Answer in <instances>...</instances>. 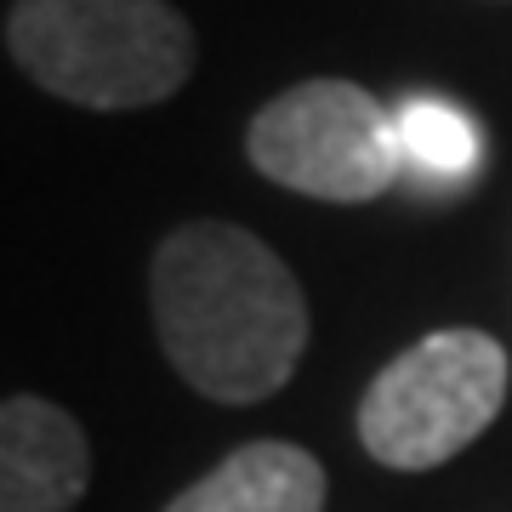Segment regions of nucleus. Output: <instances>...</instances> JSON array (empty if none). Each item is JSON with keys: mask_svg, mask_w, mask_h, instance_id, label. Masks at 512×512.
<instances>
[{"mask_svg": "<svg viewBox=\"0 0 512 512\" xmlns=\"http://www.w3.org/2000/svg\"><path fill=\"white\" fill-rule=\"evenodd\" d=\"M245 154L268 183L330 205L382 200L404 171L393 114L353 80H302L279 92L251 120Z\"/></svg>", "mask_w": 512, "mask_h": 512, "instance_id": "4", "label": "nucleus"}, {"mask_svg": "<svg viewBox=\"0 0 512 512\" xmlns=\"http://www.w3.org/2000/svg\"><path fill=\"white\" fill-rule=\"evenodd\" d=\"M507 399V348L484 330H433L365 387L359 444L382 467L427 473L461 456L501 416Z\"/></svg>", "mask_w": 512, "mask_h": 512, "instance_id": "3", "label": "nucleus"}, {"mask_svg": "<svg viewBox=\"0 0 512 512\" xmlns=\"http://www.w3.org/2000/svg\"><path fill=\"white\" fill-rule=\"evenodd\" d=\"M330 478L302 444L256 439L188 484L165 512H325Z\"/></svg>", "mask_w": 512, "mask_h": 512, "instance_id": "6", "label": "nucleus"}, {"mask_svg": "<svg viewBox=\"0 0 512 512\" xmlns=\"http://www.w3.org/2000/svg\"><path fill=\"white\" fill-rule=\"evenodd\" d=\"M154 330L194 393L256 404L296 376L308 348V302L274 245L234 222H188L148 268Z\"/></svg>", "mask_w": 512, "mask_h": 512, "instance_id": "1", "label": "nucleus"}, {"mask_svg": "<svg viewBox=\"0 0 512 512\" xmlns=\"http://www.w3.org/2000/svg\"><path fill=\"white\" fill-rule=\"evenodd\" d=\"M92 478L80 421L18 393L0 410V512H74Z\"/></svg>", "mask_w": 512, "mask_h": 512, "instance_id": "5", "label": "nucleus"}, {"mask_svg": "<svg viewBox=\"0 0 512 512\" xmlns=\"http://www.w3.org/2000/svg\"><path fill=\"white\" fill-rule=\"evenodd\" d=\"M393 131H399L404 165H416L427 177H467L484 160L478 126L444 97H404L393 109Z\"/></svg>", "mask_w": 512, "mask_h": 512, "instance_id": "7", "label": "nucleus"}, {"mask_svg": "<svg viewBox=\"0 0 512 512\" xmlns=\"http://www.w3.org/2000/svg\"><path fill=\"white\" fill-rule=\"evenodd\" d=\"M6 52L80 109H148L188 86L194 29L171 0H12Z\"/></svg>", "mask_w": 512, "mask_h": 512, "instance_id": "2", "label": "nucleus"}]
</instances>
